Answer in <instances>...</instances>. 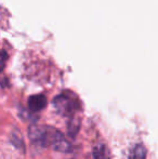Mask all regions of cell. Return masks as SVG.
Listing matches in <instances>:
<instances>
[{
	"label": "cell",
	"mask_w": 158,
	"mask_h": 159,
	"mask_svg": "<svg viewBox=\"0 0 158 159\" xmlns=\"http://www.w3.org/2000/svg\"><path fill=\"white\" fill-rule=\"evenodd\" d=\"M28 138L32 144L37 146L52 148L62 153L72 151V145L65 135L53 127L32 125L28 128Z\"/></svg>",
	"instance_id": "obj_1"
},
{
	"label": "cell",
	"mask_w": 158,
	"mask_h": 159,
	"mask_svg": "<svg viewBox=\"0 0 158 159\" xmlns=\"http://www.w3.org/2000/svg\"><path fill=\"white\" fill-rule=\"evenodd\" d=\"M54 109L62 116H73L80 109V102L76 95L70 91L56 95L53 100Z\"/></svg>",
	"instance_id": "obj_2"
},
{
	"label": "cell",
	"mask_w": 158,
	"mask_h": 159,
	"mask_svg": "<svg viewBox=\"0 0 158 159\" xmlns=\"http://www.w3.org/2000/svg\"><path fill=\"white\" fill-rule=\"evenodd\" d=\"M28 108L32 111H40L46 107L47 98L43 94H35L28 98Z\"/></svg>",
	"instance_id": "obj_3"
},
{
	"label": "cell",
	"mask_w": 158,
	"mask_h": 159,
	"mask_svg": "<svg viewBox=\"0 0 158 159\" xmlns=\"http://www.w3.org/2000/svg\"><path fill=\"white\" fill-rule=\"evenodd\" d=\"M147 152L142 144H137L130 149L129 159H146Z\"/></svg>",
	"instance_id": "obj_4"
},
{
	"label": "cell",
	"mask_w": 158,
	"mask_h": 159,
	"mask_svg": "<svg viewBox=\"0 0 158 159\" xmlns=\"http://www.w3.org/2000/svg\"><path fill=\"white\" fill-rule=\"evenodd\" d=\"M93 158L94 159H111V155L104 145H97L93 148Z\"/></svg>",
	"instance_id": "obj_5"
},
{
	"label": "cell",
	"mask_w": 158,
	"mask_h": 159,
	"mask_svg": "<svg viewBox=\"0 0 158 159\" xmlns=\"http://www.w3.org/2000/svg\"><path fill=\"white\" fill-rule=\"evenodd\" d=\"M68 134L70 136H75L77 134V132L79 131V127H80V120L77 117L73 116L70 117V120L68 122Z\"/></svg>",
	"instance_id": "obj_6"
}]
</instances>
